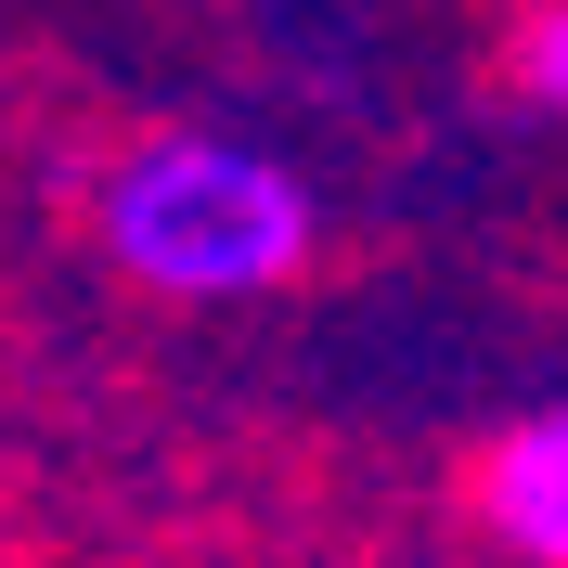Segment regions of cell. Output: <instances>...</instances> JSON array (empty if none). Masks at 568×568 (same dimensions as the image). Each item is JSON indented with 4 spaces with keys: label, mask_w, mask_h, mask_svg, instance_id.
<instances>
[{
    "label": "cell",
    "mask_w": 568,
    "mask_h": 568,
    "mask_svg": "<svg viewBox=\"0 0 568 568\" xmlns=\"http://www.w3.org/2000/svg\"><path fill=\"white\" fill-rule=\"evenodd\" d=\"M104 246L169 297H258L311 258V181L272 169L258 142L155 130L104 181Z\"/></svg>",
    "instance_id": "obj_1"
},
{
    "label": "cell",
    "mask_w": 568,
    "mask_h": 568,
    "mask_svg": "<svg viewBox=\"0 0 568 568\" xmlns=\"http://www.w3.org/2000/svg\"><path fill=\"white\" fill-rule=\"evenodd\" d=\"M517 78H530V91H568V27H556V13H530V39H517Z\"/></svg>",
    "instance_id": "obj_3"
},
{
    "label": "cell",
    "mask_w": 568,
    "mask_h": 568,
    "mask_svg": "<svg viewBox=\"0 0 568 568\" xmlns=\"http://www.w3.org/2000/svg\"><path fill=\"white\" fill-rule=\"evenodd\" d=\"M478 517H491L504 556H530V568L568 556V426L556 414H517L478 453Z\"/></svg>",
    "instance_id": "obj_2"
}]
</instances>
